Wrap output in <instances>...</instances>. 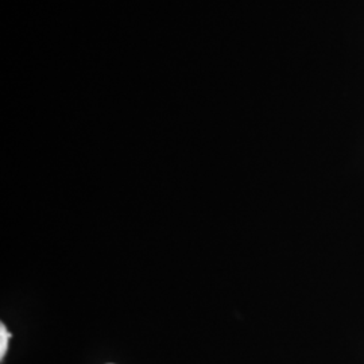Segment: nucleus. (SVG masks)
Masks as SVG:
<instances>
[{"instance_id": "obj_1", "label": "nucleus", "mask_w": 364, "mask_h": 364, "mask_svg": "<svg viewBox=\"0 0 364 364\" xmlns=\"http://www.w3.org/2000/svg\"><path fill=\"white\" fill-rule=\"evenodd\" d=\"M11 338V333L7 331L6 326L1 323L0 324V358L3 360L6 352H7V346H9V340Z\"/></svg>"}]
</instances>
